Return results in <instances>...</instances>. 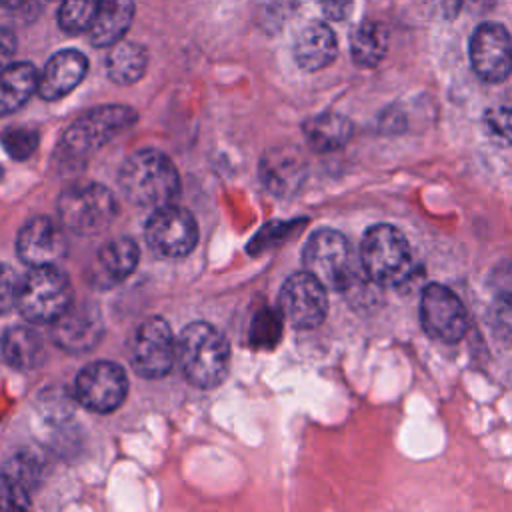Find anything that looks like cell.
Here are the masks:
<instances>
[{"label": "cell", "mask_w": 512, "mask_h": 512, "mask_svg": "<svg viewBox=\"0 0 512 512\" xmlns=\"http://www.w3.org/2000/svg\"><path fill=\"white\" fill-rule=\"evenodd\" d=\"M176 362L184 378L198 388H216L230 368V346L208 322H190L176 338Z\"/></svg>", "instance_id": "1"}, {"label": "cell", "mask_w": 512, "mask_h": 512, "mask_svg": "<svg viewBox=\"0 0 512 512\" xmlns=\"http://www.w3.org/2000/svg\"><path fill=\"white\" fill-rule=\"evenodd\" d=\"M124 196L146 208L172 204L180 194V176L174 162L152 148H144L126 158L118 172Z\"/></svg>", "instance_id": "2"}, {"label": "cell", "mask_w": 512, "mask_h": 512, "mask_svg": "<svg viewBox=\"0 0 512 512\" xmlns=\"http://www.w3.org/2000/svg\"><path fill=\"white\" fill-rule=\"evenodd\" d=\"M24 320L52 324L72 306V286L56 264L36 266L22 280L16 302Z\"/></svg>", "instance_id": "3"}, {"label": "cell", "mask_w": 512, "mask_h": 512, "mask_svg": "<svg viewBox=\"0 0 512 512\" xmlns=\"http://www.w3.org/2000/svg\"><path fill=\"white\" fill-rule=\"evenodd\" d=\"M362 266L378 286H398L412 274V248L390 224L372 226L362 240Z\"/></svg>", "instance_id": "4"}, {"label": "cell", "mask_w": 512, "mask_h": 512, "mask_svg": "<svg viewBox=\"0 0 512 512\" xmlns=\"http://www.w3.org/2000/svg\"><path fill=\"white\" fill-rule=\"evenodd\" d=\"M118 214L114 194L102 184H76L58 198L60 224L76 234L90 236L110 226Z\"/></svg>", "instance_id": "5"}, {"label": "cell", "mask_w": 512, "mask_h": 512, "mask_svg": "<svg viewBox=\"0 0 512 512\" xmlns=\"http://www.w3.org/2000/svg\"><path fill=\"white\" fill-rule=\"evenodd\" d=\"M136 112L130 106L108 104L98 106L78 116L64 132L62 148L72 158H84L100 150L120 132L136 122Z\"/></svg>", "instance_id": "6"}, {"label": "cell", "mask_w": 512, "mask_h": 512, "mask_svg": "<svg viewBox=\"0 0 512 512\" xmlns=\"http://www.w3.org/2000/svg\"><path fill=\"white\" fill-rule=\"evenodd\" d=\"M304 268L330 290H348L354 280L348 240L332 230H316L302 252Z\"/></svg>", "instance_id": "7"}, {"label": "cell", "mask_w": 512, "mask_h": 512, "mask_svg": "<svg viewBox=\"0 0 512 512\" xmlns=\"http://www.w3.org/2000/svg\"><path fill=\"white\" fill-rule=\"evenodd\" d=\"M130 364L142 378H164L176 364V338L160 316L146 318L130 342Z\"/></svg>", "instance_id": "8"}, {"label": "cell", "mask_w": 512, "mask_h": 512, "mask_svg": "<svg viewBox=\"0 0 512 512\" xmlns=\"http://www.w3.org/2000/svg\"><path fill=\"white\" fill-rule=\"evenodd\" d=\"M144 238L152 252L164 258H180L194 250L198 224L194 216L174 204L154 208L144 226Z\"/></svg>", "instance_id": "9"}, {"label": "cell", "mask_w": 512, "mask_h": 512, "mask_svg": "<svg viewBox=\"0 0 512 512\" xmlns=\"http://www.w3.org/2000/svg\"><path fill=\"white\" fill-rule=\"evenodd\" d=\"M74 392L82 406L92 412L106 414L124 402L128 392V376L116 362L96 360L78 372Z\"/></svg>", "instance_id": "10"}, {"label": "cell", "mask_w": 512, "mask_h": 512, "mask_svg": "<svg viewBox=\"0 0 512 512\" xmlns=\"http://www.w3.org/2000/svg\"><path fill=\"white\" fill-rule=\"evenodd\" d=\"M278 302L284 318L300 330L320 326L328 312L326 286L310 272H296L288 276L280 288Z\"/></svg>", "instance_id": "11"}, {"label": "cell", "mask_w": 512, "mask_h": 512, "mask_svg": "<svg viewBox=\"0 0 512 512\" xmlns=\"http://www.w3.org/2000/svg\"><path fill=\"white\" fill-rule=\"evenodd\" d=\"M420 320L424 330L442 342H458L468 326L460 298L442 284H428L420 298Z\"/></svg>", "instance_id": "12"}, {"label": "cell", "mask_w": 512, "mask_h": 512, "mask_svg": "<svg viewBox=\"0 0 512 512\" xmlns=\"http://www.w3.org/2000/svg\"><path fill=\"white\" fill-rule=\"evenodd\" d=\"M470 62L484 82H502L512 72V38L502 24H480L470 38Z\"/></svg>", "instance_id": "13"}, {"label": "cell", "mask_w": 512, "mask_h": 512, "mask_svg": "<svg viewBox=\"0 0 512 512\" xmlns=\"http://www.w3.org/2000/svg\"><path fill=\"white\" fill-rule=\"evenodd\" d=\"M68 248L62 228L48 216H38L26 222L16 238L18 258L30 268L56 264Z\"/></svg>", "instance_id": "14"}, {"label": "cell", "mask_w": 512, "mask_h": 512, "mask_svg": "<svg viewBox=\"0 0 512 512\" xmlns=\"http://www.w3.org/2000/svg\"><path fill=\"white\" fill-rule=\"evenodd\" d=\"M104 332L102 316L96 306L72 304L58 320L52 322V338L54 342L72 354H82L92 350Z\"/></svg>", "instance_id": "15"}, {"label": "cell", "mask_w": 512, "mask_h": 512, "mask_svg": "<svg viewBox=\"0 0 512 512\" xmlns=\"http://www.w3.org/2000/svg\"><path fill=\"white\" fill-rule=\"evenodd\" d=\"M138 256V246L128 236L106 242L104 246H100L96 260L90 268V282L100 290H108L120 284L134 272Z\"/></svg>", "instance_id": "16"}, {"label": "cell", "mask_w": 512, "mask_h": 512, "mask_svg": "<svg viewBox=\"0 0 512 512\" xmlns=\"http://www.w3.org/2000/svg\"><path fill=\"white\" fill-rule=\"evenodd\" d=\"M88 60L78 50H60L44 66L38 76V94L44 100H58L72 92L84 78Z\"/></svg>", "instance_id": "17"}, {"label": "cell", "mask_w": 512, "mask_h": 512, "mask_svg": "<svg viewBox=\"0 0 512 512\" xmlns=\"http://www.w3.org/2000/svg\"><path fill=\"white\" fill-rule=\"evenodd\" d=\"M336 36L324 22L308 24L296 38L294 58L296 64L306 72L326 68L336 58Z\"/></svg>", "instance_id": "18"}, {"label": "cell", "mask_w": 512, "mask_h": 512, "mask_svg": "<svg viewBox=\"0 0 512 512\" xmlns=\"http://www.w3.org/2000/svg\"><path fill=\"white\" fill-rule=\"evenodd\" d=\"M134 10L132 0H100L96 18L88 28L90 42L98 48L120 42L132 24Z\"/></svg>", "instance_id": "19"}, {"label": "cell", "mask_w": 512, "mask_h": 512, "mask_svg": "<svg viewBox=\"0 0 512 512\" xmlns=\"http://www.w3.org/2000/svg\"><path fill=\"white\" fill-rule=\"evenodd\" d=\"M38 70L30 62L8 64L0 72V118L16 112L38 92Z\"/></svg>", "instance_id": "20"}, {"label": "cell", "mask_w": 512, "mask_h": 512, "mask_svg": "<svg viewBox=\"0 0 512 512\" xmlns=\"http://www.w3.org/2000/svg\"><path fill=\"white\" fill-rule=\"evenodd\" d=\"M304 178V162L294 150H274L262 158V180L278 194L296 190Z\"/></svg>", "instance_id": "21"}, {"label": "cell", "mask_w": 512, "mask_h": 512, "mask_svg": "<svg viewBox=\"0 0 512 512\" xmlns=\"http://www.w3.org/2000/svg\"><path fill=\"white\" fill-rule=\"evenodd\" d=\"M2 354L14 368L32 370L44 360V344L36 330L28 326H12L2 336Z\"/></svg>", "instance_id": "22"}, {"label": "cell", "mask_w": 512, "mask_h": 512, "mask_svg": "<svg viewBox=\"0 0 512 512\" xmlns=\"http://www.w3.org/2000/svg\"><path fill=\"white\" fill-rule=\"evenodd\" d=\"M352 132V122L336 112L314 116L304 124V136L308 144L318 152H332L344 146L350 140Z\"/></svg>", "instance_id": "23"}, {"label": "cell", "mask_w": 512, "mask_h": 512, "mask_svg": "<svg viewBox=\"0 0 512 512\" xmlns=\"http://www.w3.org/2000/svg\"><path fill=\"white\" fill-rule=\"evenodd\" d=\"M146 64H148L146 50L140 44L126 42V40L116 42L106 58L108 76L122 86L138 82L146 72Z\"/></svg>", "instance_id": "24"}, {"label": "cell", "mask_w": 512, "mask_h": 512, "mask_svg": "<svg viewBox=\"0 0 512 512\" xmlns=\"http://www.w3.org/2000/svg\"><path fill=\"white\" fill-rule=\"evenodd\" d=\"M388 50V30L382 22L366 20L362 22L350 38V52L358 66H376Z\"/></svg>", "instance_id": "25"}, {"label": "cell", "mask_w": 512, "mask_h": 512, "mask_svg": "<svg viewBox=\"0 0 512 512\" xmlns=\"http://www.w3.org/2000/svg\"><path fill=\"white\" fill-rule=\"evenodd\" d=\"M100 0H64L58 12V24L66 34L86 32L98 12Z\"/></svg>", "instance_id": "26"}, {"label": "cell", "mask_w": 512, "mask_h": 512, "mask_svg": "<svg viewBox=\"0 0 512 512\" xmlns=\"http://www.w3.org/2000/svg\"><path fill=\"white\" fill-rule=\"evenodd\" d=\"M488 324L492 332L506 342H512V294H498L488 308Z\"/></svg>", "instance_id": "27"}, {"label": "cell", "mask_w": 512, "mask_h": 512, "mask_svg": "<svg viewBox=\"0 0 512 512\" xmlns=\"http://www.w3.org/2000/svg\"><path fill=\"white\" fill-rule=\"evenodd\" d=\"M486 132L500 146L512 144V106H496L484 114Z\"/></svg>", "instance_id": "28"}, {"label": "cell", "mask_w": 512, "mask_h": 512, "mask_svg": "<svg viewBox=\"0 0 512 512\" xmlns=\"http://www.w3.org/2000/svg\"><path fill=\"white\" fill-rule=\"evenodd\" d=\"M30 506L28 492L20 480L0 474V510H24Z\"/></svg>", "instance_id": "29"}, {"label": "cell", "mask_w": 512, "mask_h": 512, "mask_svg": "<svg viewBox=\"0 0 512 512\" xmlns=\"http://www.w3.org/2000/svg\"><path fill=\"white\" fill-rule=\"evenodd\" d=\"M2 142H4V148L10 156L14 158H26L28 154H32V150L36 148V142H38V134L36 130L32 128H22V126H16L8 132L2 134Z\"/></svg>", "instance_id": "30"}, {"label": "cell", "mask_w": 512, "mask_h": 512, "mask_svg": "<svg viewBox=\"0 0 512 512\" xmlns=\"http://www.w3.org/2000/svg\"><path fill=\"white\" fill-rule=\"evenodd\" d=\"M18 290H20V278L8 264L0 262V314L16 306Z\"/></svg>", "instance_id": "31"}, {"label": "cell", "mask_w": 512, "mask_h": 512, "mask_svg": "<svg viewBox=\"0 0 512 512\" xmlns=\"http://www.w3.org/2000/svg\"><path fill=\"white\" fill-rule=\"evenodd\" d=\"M16 52V36L8 28H0V72L10 64Z\"/></svg>", "instance_id": "32"}, {"label": "cell", "mask_w": 512, "mask_h": 512, "mask_svg": "<svg viewBox=\"0 0 512 512\" xmlns=\"http://www.w3.org/2000/svg\"><path fill=\"white\" fill-rule=\"evenodd\" d=\"M322 12L326 14V18L330 20H342L348 16L352 0H320Z\"/></svg>", "instance_id": "33"}, {"label": "cell", "mask_w": 512, "mask_h": 512, "mask_svg": "<svg viewBox=\"0 0 512 512\" xmlns=\"http://www.w3.org/2000/svg\"><path fill=\"white\" fill-rule=\"evenodd\" d=\"M496 0H460V4L464 6V8H468V10H488L492 4H494Z\"/></svg>", "instance_id": "34"}, {"label": "cell", "mask_w": 512, "mask_h": 512, "mask_svg": "<svg viewBox=\"0 0 512 512\" xmlns=\"http://www.w3.org/2000/svg\"><path fill=\"white\" fill-rule=\"evenodd\" d=\"M26 0H0V6L2 8H8V10H14L18 6H22Z\"/></svg>", "instance_id": "35"}]
</instances>
